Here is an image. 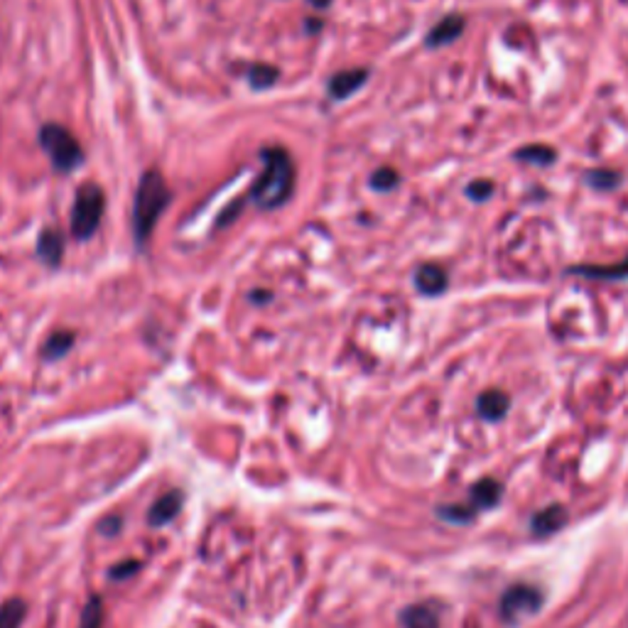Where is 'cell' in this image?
I'll return each mask as SVG.
<instances>
[{
  "label": "cell",
  "mask_w": 628,
  "mask_h": 628,
  "mask_svg": "<svg viewBox=\"0 0 628 628\" xmlns=\"http://www.w3.org/2000/svg\"><path fill=\"white\" fill-rule=\"evenodd\" d=\"M101 621H104V609H101V599H88L87 606H84V614H81V623L78 628H101Z\"/></svg>",
  "instance_id": "21"
},
{
  "label": "cell",
  "mask_w": 628,
  "mask_h": 628,
  "mask_svg": "<svg viewBox=\"0 0 628 628\" xmlns=\"http://www.w3.org/2000/svg\"><path fill=\"white\" fill-rule=\"evenodd\" d=\"M542 606L540 589L528 585L511 586L501 599V616L508 623H518L523 616H531Z\"/></svg>",
  "instance_id": "5"
},
{
  "label": "cell",
  "mask_w": 628,
  "mask_h": 628,
  "mask_svg": "<svg viewBox=\"0 0 628 628\" xmlns=\"http://www.w3.org/2000/svg\"><path fill=\"white\" fill-rule=\"evenodd\" d=\"M515 160H523V162H532L538 167H548L558 160V152L550 145H523V148L515 152Z\"/></svg>",
  "instance_id": "16"
},
{
  "label": "cell",
  "mask_w": 628,
  "mask_h": 628,
  "mask_svg": "<svg viewBox=\"0 0 628 628\" xmlns=\"http://www.w3.org/2000/svg\"><path fill=\"white\" fill-rule=\"evenodd\" d=\"M402 628H439V614L429 604H415L402 611Z\"/></svg>",
  "instance_id": "12"
},
{
  "label": "cell",
  "mask_w": 628,
  "mask_h": 628,
  "mask_svg": "<svg viewBox=\"0 0 628 628\" xmlns=\"http://www.w3.org/2000/svg\"><path fill=\"white\" fill-rule=\"evenodd\" d=\"M619 182H621V175L619 172H614V170H592V172L586 175V184L594 187V189H599V192L616 189Z\"/></svg>",
  "instance_id": "19"
},
{
  "label": "cell",
  "mask_w": 628,
  "mask_h": 628,
  "mask_svg": "<svg viewBox=\"0 0 628 628\" xmlns=\"http://www.w3.org/2000/svg\"><path fill=\"white\" fill-rule=\"evenodd\" d=\"M464 32V18L462 15H447L437 23L432 30L428 32V47L437 50V47H445V44H452L454 40H459Z\"/></svg>",
  "instance_id": "8"
},
{
  "label": "cell",
  "mask_w": 628,
  "mask_h": 628,
  "mask_svg": "<svg viewBox=\"0 0 628 628\" xmlns=\"http://www.w3.org/2000/svg\"><path fill=\"white\" fill-rule=\"evenodd\" d=\"M170 204V189L162 175L157 170H150L143 175L135 192V207H133V234L138 244H145L155 228L157 218Z\"/></svg>",
  "instance_id": "2"
},
{
  "label": "cell",
  "mask_w": 628,
  "mask_h": 628,
  "mask_svg": "<svg viewBox=\"0 0 628 628\" xmlns=\"http://www.w3.org/2000/svg\"><path fill=\"white\" fill-rule=\"evenodd\" d=\"M491 194H494V182H489V180H474L466 187V197H471L474 201H486Z\"/></svg>",
  "instance_id": "23"
},
{
  "label": "cell",
  "mask_w": 628,
  "mask_h": 628,
  "mask_svg": "<svg viewBox=\"0 0 628 628\" xmlns=\"http://www.w3.org/2000/svg\"><path fill=\"white\" fill-rule=\"evenodd\" d=\"M368 81V69L364 67H356V69H344L339 74H334L329 78V94L332 98H349L351 94H356L358 88L364 87Z\"/></svg>",
  "instance_id": "7"
},
{
  "label": "cell",
  "mask_w": 628,
  "mask_h": 628,
  "mask_svg": "<svg viewBox=\"0 0 628 628\" xmlns=\"http://www.w3.org/2000/svg\"><path fill=\"white\" fill-rule=\"evenodd\" d=\"M184 496L182 491H170L165 496H160L150 508V525H165L182 511Z\"/></svg>",
  "instance_id": "9"
},
{
  "label": "cell",
  "mask_w": 628,
  "mask_h": 628,
  "mask_svg": "<svg viewBox=\"0 0 628 628\" xmlns=\"http://www.w3.org/2000/svg\"><path fill=\"white\" fill-rule=\"evenodd\" d=\"M40 143H42L44 152L50 155L52 165L60 170V172H71L81 165L84 160V152H81V145L78 140L71 135L64 125H57V123H47L42 131H40Z\"/></svg>",
  "instance_id": "4"
},
{
  "label": "cell",
  "mask_w": 628,
  "mask_h": 628,
  "mask_svg": "<svg viewBox=\"0 0 628 628\" xmlns=\"http://www.w3.org/2000/svg\"><path fill=\"white\" fill-rule=\"evenodd\" d=\"M71 341H74V334L71 332H57L50 337L47 346H44V356L47 358H61L67 351L71 349Z\"/></svg>",
  "instance_id": "20"
},
{
  "label": "cell",
  "mask_w": 628,
  "mask_h": 628,
  "mask_svg": "<svg viewBox=\"0 0 628 628\" xmlns=\"http://www.w3.org/2000/svg\"><path fill=\"white\" fill-rule=\"evenodd\" d=\"M61 254H64V236L60 231H54V228L42 231L40 241H37V255L47 265H57L61 261Z\"/></svg>",
  "instance_id": "13"
},
{
  "label": "cell",
  "mask_w": 628,
  "mask_h": 628,
  "mask_svg": "<svg viewBox=\"0 0 628 628\" xmlns=\"http://www.w3.org/2000/svg\"><path fill=\"white\" fill-rule=\"evenodd\" d=\"M106 197L104 189L98 184H81L71 207V234L78 241H84L88 236H94V231L101 224L104 217Z\"/></svg>",
  "instance_id": "3"
},
{
  "label": "cell",
  "mask_w": 628,
  "mask_h": 628,
  "mask_svg": "<svg viewBox=\"0 0 628 628\" xmlns=\"http://www.w3.org/2000/svg\"><path fill=\"white\" fill-rule=\"evenodd\" d=\"M398 172L392 170V167H381V170H375L374 177H371V187L374 189H378V192H388V189H392L395 184H398Z\"/></svg>",
  "instance_id": "22"
},
{
  "label": "cell",
  "mask_w": 628,
  "mask_h": 628,
  "mask_svg": "<svg viewBox=\"0 0 628 628\" xmlns=\"http://www.w3.org/2000/svg\"><path fill=\"white\" fill-rule=\"evenodd\" d=\"M449 285V275H447L445 268H439L437 263H422L418 271H415V288L422 292V295H442Z\"/></svg>",
  "instance_id": "6"
},
{
  "label": "cell",
  "mask_w": 628,
  "mask_h": 628,
  "mask_svg": "<svg viewBox=\"0 0 628 628\" xmlns=\"http://www.w3.org/2000/svg\"><path fill=\"white\" fill-rule=\"evenodd\" d=\"M508 405H511V401H508L506 392L501 391H486L476 402L479 415L484 420H501L508 412Z\"/></svg>",
  "instance_id": "14"
},
{
  "label": "cell",
  "mask_w": 628,
  "mask_h": 628,
  "mask_svg": "<svg viewBox=\"0 0 628 628\" xmlns=\"http://www.w3.org/2000/svg\"><path fill=\"white\" fill-rule=\"evenodd\" d=\"M135 568H138L135 562H131V565H118V568H115L111 575H114V579H121V577H125V575H133V572H135Z\"/></svg>",
  "instance_id": "24"
},
{
  "label": "cell",
  "mask_w": 628,
  "mask_h": 628,
  "mask_svg": "<svg viewBox=\"0 0 628 628\" xmlns=\"http://www.w3.org/2000/svg\"><path fill=\"white\" fill-rule=\"evenodd\" d=\"M263 160H265V170L255 180L254 189H251V199L261 209H278L292 194L295 167H292V160L282 148L263 150Z\"/></svg>",
  "instance_id": "1"
},
{
  "label": "cell",
  "mask_w": 628,
  "mask_h": 628,
  "mask_svg": "<svg viewBox=\"0 0 628 628\" xmlns=\"http://www.w3.org/2000/svg\"><path fill=\"white\" fill-rule=\"evenodd\" d=\"M25 602L23 599H8L0 604V628H20L25 619Z\"/></svg>",
  "instance_id": "17"
},
{
  "label": "cell",
  "mask_w": 628,
  "mask_h": 628,
  "mask_svg": "<svg viewBox=\"0 0 628 628\" xmlns=\"http://www.w3.org/2000/svg\"><path fill=\"white\" fill-rule=\"evenodd\" d=\"M562 523H565V511L559 506H552L532 518V531H535V535H550V532L559 531Z\"/></svg>",
  "instance_id": "15"
},
{
  "label": "cell",
  "mask_w": 628,
  "mask_h": 628,
  "mask_svg": "<svg viewBox=\"0 0 628 628\" xmlns=\"http://www.w3.org/2000/svg\"><path fill=\"white\" fill-rule=\"evenodd\" d=\"M572 275H582V278L594 280H626L628 278V255L623 261L611 263V265H575L569 268Z\"/></svg>",
  "instance_id": "10"
},
{
  "label": "cell",
  "mask_w": 628,
  "mask_h": 628,
  "mask_svg": "<svg viewBox=\"0 0 628 628\" xmlns=\"http://www.w3.org/2000/svg\"><path fill=\"white\" fill-rule=\"evenodd\" d=\"M278 69L275 67H268V64H254L251 69H248V81H251V87L254 88H268L272 87L275 81H278Z\"/></svg>",
  "instance_id": "18"
},
{
  "label": "cell",
  "mask_w": 628,
  "mask_h": 628,
  "mask_svg": "<svg viewBox=\"0 0 628 628\" xmlns=\"http://www.w3.org/2000/svg\"><path fill=\"white\" fill-rule=\"evenodd\" d=\"M498 498H501V484L494 479H481L479 484H474L466 506L476 513V511H484V508L496 506Z\"/></svg>",
  "instance_id": "11"
}]
</instances>
